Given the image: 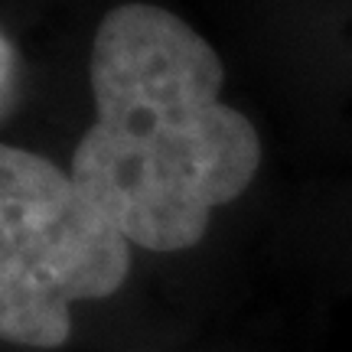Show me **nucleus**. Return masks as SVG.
Instances as JSON below:
<instances>
[{"instance_id": "3", "label": "nucleus", "mask_w": 352, "mask_h": 352, "mask_svg": "<svg viewBox=\"0 0 352 352\" xmlns=\"http://www.w3.org/2000/svg\"><path fill=\"white\" fill-rule=\"evenodd\" d=\"M0 52H3V114L10 111V98H13V78H16V46H13V39L3 33L0 36Z\"/></svg>"}, {"instance_id": "2", "label": "nucleus", "mask_w": 352, "mask_h": 352, "mask_svg": "<svg viewBox=\"0 0 352 352\" xmlns=\"http://www.w3.org/2000/svg\"><path fill=\"white\" fill-rule=\"evenodd\" d=\"M131 271V241L46 157L0 151V336L56 349L69 310L108 297Z\"/></svg>"}, {"instance_id": "1", "label": "nucleus", "mask_w": 352, "mask_h": 352, "mask_svg": "<svg viewBox=\"0 0 352 352\" xmlns=\"http://www.w3.org/2000/svg\"><path fill=\"white\" fill-rule=\"evenodd\" d=\"M88 82L95 121L72 157L76 186L131 245L192 248L261 166L254 124L219 98L222 59L176 13L124 3L95 33Z\"/></svg>"}]
</instances>
